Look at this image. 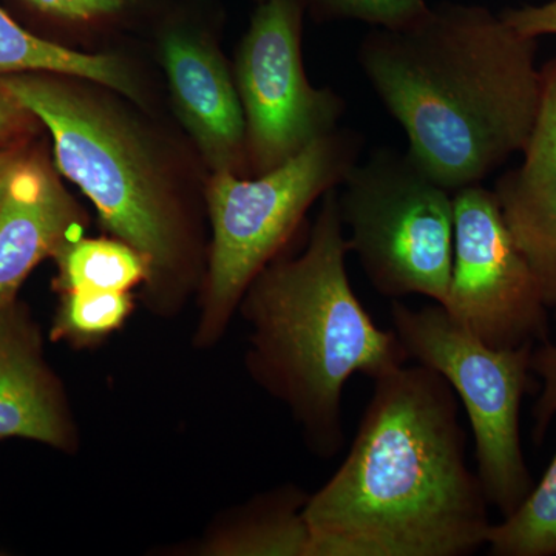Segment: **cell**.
Wrapping results in <instances>:
<instances>
[{
    "label": "cell",
    "instance_id": "cb8c5ba5",
    "mask_svg": "<svg viewBox=\"0 0 556 556\" xmlns=\"http://www.w3.org/2000/svg\"><path fill=\"white\" fill-rule=\"evenodd\" d=\"M22 153L16 149H0V190L5 185V179L9 177L11 167L16 164Z\"/></svg>",
    "mask_w": 556,
    "mask_h": 556
},
{
    "label": "cell",
    "instance_id": "44dd1931",
    "mask_svg": "<svg viewBox=\"0 0 556 556\" xmlns=\"http://www.w3.org/2000/svg\"><path fill=\"white\" fill-rule=\"evenodd\" d=\"M530 369L541 379L540 396L533 407V441L541 444L546 438L548 427L556 416V345L544 340L540 346L533 348L530 357Z\"/></svg>",
    "mask_w": 556,
    "mask_h": 556
},
{
    "label": "cell",
    "instance_id": "ac0fdd59",
    "mask_svg": "<svg viewBox=\"0 0 556 556\" xmlns=\"http://www.w3.org/2000/svg\"><path fill=\"white\" fill-rule=\"evenodd\" d=\"M486 547L493 556H556V453L517 510L490 527Z\"/></svg>",
    "mask_w": 556,
    "mask_h": 556
},
{
    "label": "cell",
    "instance_id": "9a60e30c",
    "mask_svg": "<svg viewBox=\"0 0 556 556\" xmlns=\"http://www.w3.org/2000/svg\"><path fill=\"white\" fill-rule=\"evenodd\" d=\"M54 73L93 80L141 105L144 87L137 68L119 54L86 53L33 35L0 7V76Z\"/></svg>",
    "mask_w": 556,
    "mask_h": 556
},
{
    "label": "cell",
    "instance_id": "7402d4cb",
    "mask_svg": "<svg viewBox=\"0 0 556 556\" xmlns=\"http://www.w3.org/2000/svg\"><path fill=\"white\" fill-rule=\"evenodd\" d=\"M501 16L515 30L530 36V38L538 39L541 36L556 35V0H551L543 5L508 9L503 11Z\"/></svg>",
    "mask_w": 556,
    "mask_h": 556
},
{
    "label": "cell",
    "instance_id": "7a4b0ae2",
    "mask_svg": "<svg viewBox=\"0 0 556 556\" xmlns=\"http://www.w3.org/2000/svg\"><path fill=\"white\" fill-rule=\"evenodd\" d=\"M536 51L501 14L442 2L404 27L372 28L357 56L408 155L455 193L526 149L543 98Z\"/></svg>",
    "mask_w": 556,
    "mask_h": 556
},
{
    "label": "cell",
    "instance_id": "d6986e66",
    "mask_svg": "<svg viewBox=\"0 0 556 556\" xmlns=\"http://www.w3.org/2000/svg\"><path fill=\"white\" fill-rule=\"evenodd\" d=\"M134 311L130 292H61L51 339L75 346L97 345L124 327Z\"/></svg>",
    "mask_w": 556,
    "mask_h": 556
},
{
    "label": "cell",
    "instance_id": "2e32d148",
    "mask_svg": "<svg viewBox=\"0 0 556 556\" xmlns=\"http://www.w3.org/2000/svg\"><path fill=\"white\" fill-rule=\"evenodd\" d=\"M58 276L54 288L60 292H130L149 277V263L141 252L126 241L75 237L56 252Z\"/></svg>",
    "mask_w": 556,
    "mask_h": 556
},
{
    "label": "cell",
    "instance_id": "3957f363",
    "mask_svg": "<svg viewBox=\"0 0 556 556\" xmlns=\"http://www.w3.org/2000/svg\"><path fill=\"white\" fill-rule=\"evenodd\" d=\"M338 189L321 199L305 251L273 260L239 305L252 328L248 371L291 409L311 450L327 459L343 447L348 380H376L409 361L396 332L379 328L351 287Z\"/></svg>",
    "mask_w": 556,
    "mask_h": 556
},
{
    "label": "cell",
    "instance_id": "484cf974",
    "mask_svg": "<svg viewBox=\"0 0 556 556\" xmlns=\"http://www.w3.org/2000/svg\"><path fill=\"white\" fill-rule=\"evenodd\" d=\"M257 2H260V0H257Z\"/></svg>",
    "mask_w": 556,
    "mask_h": 556
},
{
    "label": "cell",
    "instance_id": "5bb4252c",
    "mask_svg": "<svg viewBox=\"0 0 556 556\" xmlns=\"http://www.w3.org/2000/svg\"><path fill=\"white\" fill-rule=\"evenodd\" d=\"M308 493L283 485L237 508L200 546L208 556H313V533L303 508Z\"/></svg>",
    "mask_w": 556,
    "mask_h": 556
},
{
    "label": "cell",
    "instance_id": "ffe728a7",
    "mask_svg": "<svg viewBox=\"0 0 556 556\" xmlns=\"http://www.w3.org/2000/svg\"><path fill=\"white\" fill-rule=\"evenodd\" d=\"M316 21H358L375 28H399L426 13V0H303Z\"/></svg>",
    "mask_w": 556,
    "mask_h": 556
},
{
    "label": "cell",
    "instance_id": "7c38bea8",
    "mask_svg": "<svg viewBox=\"0 0 556 556\" xmlns=\"http://www.w3.org/2000/svg\"><path fill=\"white\" fill-rule=\"evenodd\" d=\"M543 98L525 161L497 179L501 214L541 289L556 308V58L541 67Z\"/></svg>",
    "mask_w": 556,
    "mask_h": 556
},
{
    "label": "cell",
    "instance_id": "277c9868",
    "mask_svg": "<svg viewBox=\"0 0 556 556\" xmlns=\"http://www.w3.org/2000/svg\"><path fill=\"white\" fill-rule=\"evenodd\" d=\"M0 84L49 129L56 170L91 201L110 236L148 260L155 308L174 309L203 285V240L185 181L126 97L54 73H16Z\"/></svg>",
    "mask_w": 556,
    "mask_h": 556
},
{
    "label": "cell",
    "instance_id": "e0dca14e",
    "mask_svg": "<svg viewBox=\"0 0 556 556\" xmlns=\"http://www.w3.org/2000/svg\"><path fill=\"white\" fill-rule=\"evenodd\" d=\"M39 20L83 39L155 22L172 0H16Z\"/></svg>",
    "mask_w": 556,
    "mask_h": 556
},
{
    "label": "cell",
    "instance_id": "ba28073f",
    "mask_svg": "<svg viewBox=\"0 0 556 556\" xmlns=\"http://www.w3.org/2000/svg\"><path fill=\"white\" fill-rule=\"evenodd\" d=\"M303 0H260L233 62L247 123L249 177L276 169L338 130L346 102L309 83L302 56Z\"/></svg>",
    "mask_w": 556,
    "mask_h": 556
},
{
    "label": "cell",
    "instance_id": "8992f818",
    "mask_svg": "<svg viewBox=\"0 0 556 556\" xmlns=\"http://www.w3.org/2000/svg\"><path fill=\"white\" fill-rule=\"evenodd\" d=\"M339 192L350 251L386 298L444 305L453 265V193L408 153L382 148L357 163Z\"/></svg>",
    "mask_w": 556,
    "mask_h": 556
},
{
    "label": "cell",
    "instance_id": "603a6c76",
    "mask_svg": "<svg viewBox=\"0 0 556 556\" xmlns=\"http://www.w3.org/2000/svg\"><path fill=\"white\" fill-rule=\"evenodd\" d=\"M30 118V113L0 84V142L24 129Z\"/></svg>",
    "mask_w": 556,
    "mask_h": 556
},
{
    "label": "cell",
    "instance_id": "8fae6325",
    "mask_svg": "<svg viewBox=\"0 0 556 556\" xmlns=\"http://www.w3.org/2000/svg\"><path fill=\"white\" fill-rule=\"evenodd\" d=\"M84 226V212L53 167L22 153L0 190V308L16 300L42 260L83 236Z\"/></svg>",
    "mask_w": 556,
    "mask_h": 556
},
{
    "label": "cell",
    "instance_id": "4fadbf2b",
    "mask_svg": "<svg viewBox=\"0 0 556 556\" xmlns=\"http://www.w3.org/2000/svg\"><path fill=\"white\" fill-rule=\"evenodd\" d=\"M72 452L76 430L60 380L42 354L39 329L16 300L0 308V439Z\"/></svg>",
    "mask_w": 556,
    "mask_h": 556
},
{
    "label": "cell",
    "instance_id": "9c48e42d",
    "mask_svg": "<svg viewBox=\"0 0 556 556\" xmlns=\"http://www.w3.org/2000/svg\"><path fill=\"white\" fill-rule=\"evenodd\" d=\"M453 214L452 276L442 308L495 350L548 340V308L495 192L481 185L456 190Z\"/></svg>",
    "mask_w": 556,
    "mask_h": 556
},
{
    "label": "cell",
    "instance_id": "52a82bcc",
    "mask_svg": "<svg viewBox=\"0 0 556 556\" xmlns=\"http://www.w3.org/2000/svg\"><path fill=\"white\" fill-rule=\"evenodd\" d=\"M391 321L409 361L434 369L459 396L473 430L478 478L486 501L503 517L514 514L533 486L519 416L522 399L535 387L530 369L535 345L486 346L438 303L413 309L394 302Z\"/></svg>",
    "mask_w": 556,
    "mask_h": 556
},
{
    "label": "cell",
    "instance_id": "6da1fadb",
    "mask_svg": "<svg viewBox=\"0 0 556 556\" xmlns=\"http://www.w3.org/2000/svg\"><path fill=\"white\" fill-rule=\"evenodd\" d=\"M466 448L439 372L405 364L376 379L350 453L303 508L313 556L477 554L492 522Z\"/></svg>",
    "mask_w": 556,
    "mask_h": 556
},
{
    "label": "cell",
    "instance_id": "5b68a950",
    "mask_svg": "<svg viewBox=\"0 0 556 556\" xmlns=\"http://www.w3.org/2000/svg\"><path fill=\"white\" fill-rule=\"evenodd\" d=\"M362 146L357 131L338 129L266 174L208 175L204 203L212 239L197 345L212 346L222 339L249 285L285 254L311 206L342 186L361 159Z\"/></svg>",
    "mask_w": 556,
    "mask_h": 556
},
{
    "label": "cell",
    "instance_id": "d4e9b609",
    "mask_svg": "<svg viewBox=\"0 0 556 556\" xmlns=\"http://www.w3.org/2000/svg\"><path fill=\"white\" fill-rule=\"evenodd\" d=\"M554 313H555V320H556V308L554 309Z\"/></svg>",
    "mask_w": 556,
    "mask_h": 556
},
{
    "label": "cell",
    "instance_id": "30bf717a",
    "mask_svg": "<svg viewBox=\"0 0 556 556\" xmlns=\"http://www.w3.org/2000/svg\"><path fill=\"white\" fill-rule=\"evenodd\" d=\"M161 67L179 123L211 170L249 177L247 123L229 67L203 14L172 0L159 20Z\"/></svg>",
    "mask_w": 556,
    "mask_h": 556
}]
</instances>
